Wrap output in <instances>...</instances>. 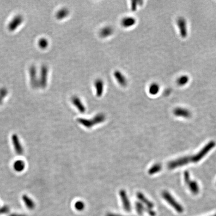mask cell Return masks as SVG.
I'll list each match as a JSON object with an SVG mask.
<instances>
[{
    "instance_id": "cell-1",
    "label": "cell",
    "mask_w": 216,
    "mask_h": 216,
    "mask_svg": "<svg viewBox=\"0 0 216 216\" xmlns=\"http://www.w3.org/2000/svg\"><path fill=\"white\" fill-rule=\"evenodd\" d=\"M106 120V116L103 113H99L96 115L94 117L91 119H85V118H78L77 119L79 123L80 124L86 128L90 129L95 125H98L99 124L102 123Z\"/></svg>"
},
{
    "instance_id": "cell-2",
    "label": "cell",
    "mask_w": 216,
    "mask_h": 216,
    "mask_svg": "<svg viewBox=\"0 0 216 216\" xmlns=\"http://www.w3.org/2000/svg\"><path fill=\"white\" fill-rule=\"evenodd\" d=\"M216 145V143L214 141H211L205 146L197 154L193 157H191V162L193 163H198L207 154H208L211 150L214 148Z\"/></svg>"
},
{
    "instance_id": "cell-3",
    "label": "cell",
    "mask_w": 216,
    "mask_h": 216,
    "mask_svg": "<svg viewBox=\"0 0 216 216\" xmlns=\"http://www.w3.org/2000/svg\"><path fill=\"white\" fill-rule=\"evenodd\" d=\"M162 195L164 199L172 207H173L174 209L178 212V213H183L184 211L183 207L177 201H176V200L171 195L169 192L164 191L162 192Z\"/></svg>"
},
{
    "instance_id": "cell-4",
    "label": "cell",
    "mask_w": 216,
    "mask_h": 216,
    "mask_svg": "<svg viewBox=\"0 0 216 216\" xmlns=\"http://www.w3.org/2000/svg\"><path fill=\"white\" fill-rule=\"evenodd\" d=\"M190 162H191V157L188 156L181 157L169 162L168 163L167 167L169 169L172 170L180 167L185 166Z\"/></svg>"
},
{
    "instance_id": "cell-5",
    "label": "cell",
    "mask_w": 216,
    "mask_h": 216,
    "mask_svg": "<svg viewBox=\"0 0 216 216\" xmlns=\"http://www.w3.org/2000/svg\"><path fill=\"white\" fill-rule=\"evenodd\" d=\"M177 24L182 38H186L188 36L187 25L186 19L183 17H180L177 21Z\"/></svg>"
},
{
    "instance_id": "cell-6",
    "label": "cell",
    "mask_w": 216,
    "mask_h": 216,
    "mask_svg": "<svg viewBox=\"0 0 216 216\" xmlns=\"http://www.w3.org/2000/svg\"><path fill=\"white\" fill-rule=\"evenodd\" d=\"M119 195L121 199L122 205L124 210L126 212H130L131 210V205L129 198L128 197L126 191L121 190L119 191Z\"/></svg>"
},
{
    "instance_id": "cell-7",
    "label": "cell",
    "mask_w": 216,
    "mask_h": 216,
    "mask_svg": "<svg viewBox=\"0 0 216 216\" xmlns=\"http://www.w3.org/2000/svg\"><path fill=\"white\" fill-rule=\"evenodd\" d=\"M12 142L14 146V150L16 153L19 155H21L23 154L24 150L20 142L18 136L16 134H13L12 136Z\"/></svg>"
},
{
    "instance_id": "cell-8",
    "label": "cell",
    "mask_w": 216,
    "mask_h": 216,
    "mask_svg": "<svg viewBox=\"0 0 216 216\" xmlns=\"http://www.w3.org/2000/svg\"><path fill=\"white\" fill-rule=\"evenodd\" d=\"M114 76L116 81H117L119 85L122 87H126L127 85L128 82L127 78L119 70H116L114 73Z\"/></svg>"
},
{
    "instance_id": "cell-9",
    "label": "cell",
    "mask_w": 216,
    "mask_h": 216,
    "mask_svg": "<svg viewBox=\"0 0 216 216\" xmlns=\"http://www.w3.org/2000/svg\"><path fill=\"white\" fill-rule=\"evenodd\" d=\"M174 114L179 117H183L188 118L191 116V113L189 110L183 108H177L174 110Z\"/></svg>"
},
{
    "instance_id": "cell-10",
    "label": "cell",
    "mask_w": 216,
    "mask_h": 216,
    "mask_svg": "<svg viewBox=\"0 0 216 216\" xmlns=\"http://www.w3.org/2000/svg\"><path fill=\"white\" fill-rule=\"evenodd\" d=\"M94 86L96 90V95L98 97H101L103 94L104 90V83L102 79H98L94 82Z\"/></svg>"
},
{
    "instance_id": "cell-11",
    "label": "cell",
    "mask_w": 216,
    "mask_h": 216,
    "mask_svg": "<svg viewBox=\"0 0 216 216\" xmlns=\"http://www.w3.org/2000/svg\"><path fill=\"white\" fill-rule=\"evenodd\" d=\"M72 102L80 113H84L85 112L86 110L85 106L79 98L77 96H74L72 98Z\"/></svg>"
},
{
    "instance_id": "cell-12",
    "label": "cell",
    "mask_w": 216,
    "mask_h": 216,
    "mask_svg": "<svg viewBox=\"0 0 216 216\" xmlns=\"http://www.w3.org/2000/svg\"><path fill=\"white\" fill-rule=\"evenodd\" d=\"M137 197L139 200L144 205H145L148 208L153 209L154 207V205L152 202L148 200L145 197V195L141 192H138L137 194Z\"/></svg>"
},
{
    "instance_id": "cell-13",
    "label": "cell",
    "mask_w": 216,
    "mask_h": 216,
    "mask_svg": "<svg viewBox=\"0 0 216 216\" xmlns=\"http://www.w3.org/2000/svg\"><path fill=\"white\" fill-rule=\"evenodd\" d=\"M136 23V20L134 17H126L121 21V25L125 28L132 27Z\"/></svg>"
},
{
    "instance_id": "cell-14",
    "label": "cell",
    "mask_w": 216,
    "mask_h": 216,
    "mask_svg": "<svg viewBox=\"0 0 216 216\" xmlns=\"http://www.w3.org/2000/svg\"><path fill=\"white\" fill-rule=\"evenodd\" d=\"M113 32H114V30L111 27L106 26L101 30L100 32V35L101 37L103 38H106L111 36L113 34Z\"/></svg>"
},
{
    "instance_id": "cell-15",
    "label": "cell",
    "mask_w": 216,
    "mask_h": 216,
    "mask_svg": "<svg viewBox=\"0 0 216 216\" xmlns=\"http://www.w3.org/2000/svg\"><path fill=\"white\" fill-rule=\"evenodd\" d=\"M187 186L189 187V189L191 191V192L192 193L197 195L199 193V187L198 185V184L196 181H190L187 184Z\"/></svg>"
},
{
    "instance_id": "cell-16",
    "label": "cell",
    "mask_w": 216,
    "mask_h": 216,
    "mask_svg": "<svg viewBox=\"0 0 216 216\" xmlns=\"http://www.w3.org/2000/svg\"><path fill=\"white\" fill-rule=\"evenodd\" d=\"M26 167L25 162L23 160H18L14 162L13 168L15 171L17 172H22L24 170Z\"/></svg>"
},
{
    "instance_id": "cell-17",
    "label": "cell",
    "mask_w": 216,
    "mask_h": 216,
    "mask_svg": "<svg viewBox=\"0 0 216 216\" xmlns=\"http://www.w3.org/2000/svg\"><path fill=\"white\" fill-rule=\"evenodd\" d=\"M22 199L28 209H29L30 210H33L34 209L35 207V203L33 200L31 199L29 196H28L27 195H23Z\"/></svg>"
},
{
    "instance_id": "cell-18",
    "label": "cell",
    "mask_w": 216,
    "mask_h": 216,
    "mask_svg": "<svg viewBox=\"0 0 216 216\" xmlns=\"http://www.w3.org/2000/svg\"><path fill=\"white\" fill-rule=\"evenodd\" d=\"M160 86L158 83H153L149 88V93L153 96H155L158 94L160 91Z\"/></svg>"
},
{
    "instance_id": "cell-19",
    "label": "cell",
    "mask_w": 216,
    "mask_h": 216,
    "mask_svg": "<svg viewBox=\"0 0 216 216\" xmlns=\"http://www.w3.org/2000/svg\"><path fill=\"white\" fill-rule=\"evenodd\" d=\"M162 165L159 163H156L150 168L148 171V173L150 175H154L160 172L162 170Z\"/></svg>"
},
{
    "instance_id": "cell-20",
    "label": "cell",
    "mask_w": 216,
    "mask_h": 216,
    "mask_svg": "<svg viewBox=\"0 0 216 216\" xmlns=\"http://www.w3.org/2000/svg\"><path fill=\"white\" fill-rule=\"evenodd\" d=\"M189 82V77L187 75H183L180 77L177 80V84L179 86H184L187 85Z\"/></svg>"
},
{
    "instance_id": "cell-21",
    "label": "cell",
    "mask_w": 216,
    "mask_h": 216,
    "mask_svg": "<svg viewBox=\"0 0 216 216\" xmlns=\"http://www.w3.org/2000/svg\"><path fill=\"white\" fill-rule=\"evenodd\" d=\"M135 206L136 211H137L138 214L139 215H140L143 214L144 211H145V210H146V208H145V207H144V205L141 202H136L135 204Z\"/></svg>"
},
{
    "instance_id": "cell-22",
    "label": "cell",
    "mask_w": 216,
    "mask_h": 216,
    "mask_svg": "<svg viewBox=\"0 0 216 216\" xmlns=\"http://www.w3.org/2000/svg\"><path fill=\"white\" fill-rule=\"evenodd\" d=\"M69 14V12L67 9H63L58 12L57 16L58 19H64L66 17H67Z\"/></svg>"
},
{
    "instance_id": "cell-23",
    "label": "cell",
    "mask_w": 216,
    "mask_h": 216,
    "mask_svg": "<svg viewBox=\"0 0 216 216\" xmlns=\"http://www.w3.org/2000/svg\"><path fill=\"white\" fill-rule=\"evenodd\" d=\"M142 1H132L131 2V9L133 12L137 11V8L138 6L142 5L143 3Z\"/></svg>"
},
{
    "instance_id": "cell-24",
    "label": "cell",
    "mask_w": 216,
    "mask_h": 216,
    "mask_svg": "<svg viewBox=\"0 0 216 216\" xmlns=\"http://www.w3.org/2000/svg\"><path fill=\"white\" fill-rule=\"evenodd\" d=\"M74 207L78 211H82L85 208V204L83 201H78L75 203Z\"/></svg>"
},
{
    "instance_id": "cell-25",
    "label": "cell",
    "mask_w": 216,
    "mask_h": 216,
    "mask_svg": "<svg viewBox=\"0 0 216 216\" xmlns=\"http://www.w3.org/2000/svg\"><path fill=\"white\" fill-rule=\"evenodd\" d=\"M184 178L185 182L186 183V184H187L191 180L190 176V173L187 171H186L184 174Z\"/></svg>"
},
{
    "instance_id": "cell-26",
    "label": "cell",
    "mask_w": 216,
    "mask_h": 216,
    "mask_svg": "<svg viewBox=\"0 0 216 216\" xmlns=\"http://www.w3.org/2000/svg\"><path fill=\"white\" fill-rule=\"evenodd\" d=\"M10 211V209L8 206H4L0 208V214H6Z\"/></svg>"
},
{
    "instance_id": "cell-27",
    "label": "cell",
    "mask_w": 216,
    "mask_h": 216,
    "mask_svg": "<svg viewBox=\"0 0 216 216\" xmlns=\"http://www.w3.org/2000/svg\"><path fill=\"white\" fill-rule=\"evenodd\" d=\"M145 211H146L148 213V214L150 216H155L156 215L155 212L153 210V209L148 208H146Z\"/></svg>"
},
{
    "instance_id": "cell-28",
    "label": "cell",
    "mask_w": 216,
    "mask_h": 216,
    "mask_svg": "<svg viewBox=\"0 0 216 216\" xmlns=\"http://www.w3.org/2000/svg\"><path fill=\"white\" fill-rule=\"evenodd\" d=\"M106 216H124L121 215L117 214H114V213H107Z\"/></svg>"
},
{
    "instance_id": "cell-29",
    "label": "cell",
    "mask_w": 216,
    "mask_h": 216,
    "mask_svg": "<svg viewBox=\"0 0 216 216\" xmlns=\"http://www.w3.org/2000/svg\"><path fill=\"white\" fill-rule=\"evenodd\" d=\"M10 216H24V215H18V214H13L11 215Z\"/></svg>"
},
{
    "instance_id": "cell-30",
    "label": "cell",
    "mask_w": 216,
    "mask_h": 216,
    "mask_svg": "<svg viewBox=\"0 0 216 216\" xmlns=\"http://www.w3.org/2000/svg\"><path fill=\"white\" fill-rule=\"evenodd\" d=\"M216 216V214L215 215H214V216Z\"/></svg>"
}]
</instances>
